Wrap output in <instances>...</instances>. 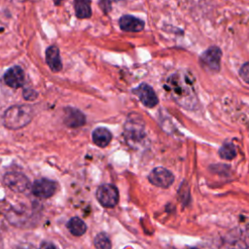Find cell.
<instances>
[{"mask_svg":"<svg viewBox=\"0 0 249 249\" xmlns=\"http://www.w3.org/2000/svg\"><path fill=\"white\" fill-rule=\"evenodd\" d=\"M165 88L181 106L192 108L196 104V91L193 87V80L189 75L184 73L171 75L166 80Z\"/></svg>","mask_w":249,"mask_h":249,"instance_id":"6da1fadb","label":"cell"},{"mask_svg":"<svg viewBox=\"0 0 249 249\" xmlns=\"http://www.w3.org/2000/svg\"><path fill=\"white\" fill-rule=\"evenodd\" d=\"M33 118V109L28 105H14L3 116V124L9 129H19L27 125Z\"/></svg>","mask_w":249,"mask_h":249,"instance_id":"7a4b0ae2","label":"cell"},{"mask_svg":"<svg viewBox=\"0 0 249 249\" xmlns=\"http://www.w3.org/2000/svg\"><path fill=\"white\" fill-rule=\"evenodd\" d=\"M124 135L127 143L130 145L140 142L145 136L144 124L139 116L131 114L124 125Z\"/></svg>","mask_w":249,"mask_h":249,"instance_id":"3957f363","label":"cell"},{"mask_svg":"<svg viewBox=\"0 0 249 249\" xmlns=\"http://www.w3.org/2000/svg\"><path fill=\"white\" fill-rule=\"evenodd\" d=\"M3 182L6 187L18 194H23L31 189V184L28 178L24 174L17 171L6 173Z\"/></svg>","mask_w":249,"mask_h":249,"instance_id":"277c9868","label":"cell"},{"mask_svg":"<svg viewBox=\"0 0 249 249\" xmlns=\"http://www.w3.org/2000/svg\"><path fill=\"white\" fill-rule=\"evenodd\" d=\"M96 198L105 208H112L119 201L118 189L112 184H103L96 190Z\"/></svg>","mask_w":249,"mask_h":249,"instance_id":"5b68a950","label":"cell"},{"mask_svg":"<svg viewBox=\"0 0 249 249\" xmlns=\"http://www.w3.org/2000/svg\"><path fill=\"white\" fill-rule=\"evenodd\" d=\"M222 51L216 47L212 46L204 51L199 58L202 67L210 72H218L221 66Z\"/></svg>","mask_w":249,"mask_h":249,"instance_id":"8992f818","label":"cell"},{"mask_svg":"<svg viewBox=\"0 0 249 249\" xmlns=\"http://www.w3.org/2000/svg\"><path fill=\"white\" fill-rule=\"evenodd\" d=\"M57 190V184L56 182L42 178L36 180L33 185L31 186V192L32 194L40 198H49L54 195V193Z\"/></svg>","mask_w":249,"mask_h":249,"instance_id":"52a82bcc","label":"cell"},{"mask_svg":"<svg viewBox=\"0 0 249 249\" xmlns=\"http://www.w3.org/2000/svg\"><path fill=\"white\" fill-rule=\"evenodd\" d=\"M148 179H149V182L154 186L165 189V188H168L173 183L174 176L168 169L159 166L154 168L150 172Z\"/></svg>","mask_w":249,"mask_h":249,"instance_id":"ba28073f","label":"cell"},{"mask_svg":"<svg viewBox=\"0 0 249 249\" xmlns=\"http://www.w3.org/2000/svg\"><path fill=\"white\" fill-rule=\"evenodd\" d=\"M132 91L134 94H136L138 96L139 100L146 107L152 108V107H155L159 103V99H158L154 89H152V87H150L146 83L140 84L137 88L133 89Z\"/></svg>","mask_w":249,"mask_h":249,"instance_id":"9c48e42d","label":"cell"},{"mask_svg":"<svg viewBox=\"0 0 249 249\" xmlns=\"http://www.w3.org/2000/svg\"><path fill=\"white\" fill-rule=\"evenodd\" d=\"M4 81L7 86L13 89L20 88L24 83V72L19 66H13L4 74Z\"/></svg>","mask_w":249,"mask_h":249,"instance_id":"30bf717a","label":"cell"},{"mask_svg":"<svg viewBox=\"0 0 249 249\" xmlns=\"http://www.w3.org/2000/svg\"><path fill=\"white\" fill-rule=\"evenodd\" d=\"M64 124L72 128L82 126L86 124L85 115L78 109L67 107L64 110Z\"/></svg>","mask_w":249,"mask_h":249,"instance_id":"8fae6325","label":"cell"},{"mask_svg":"<svg viewBox=\"0 0 249 249\" xmlns=\"http://www.w3.org/2000/svg\"><path fill=\"white\" fill-rule=\"evenodd\" d=\"M119 25L124 31L139 32L144 29L145 22L131 15H124L119 19Z\"/></svg>","mask_w":249,"mask_h":249,"instance_id":"7c38bea8","label":"cell"},{"mask_svg":"<svg viewBox=\"0 0 249 249\" xmlns=\"http://www.w3.org/2000/svg\"><path fill=\"white\" fill-rule=\"evenodd\" d=\"M46 62L53 72H59L62 69V62L59 55V50L56 46H51L46 51Z\"/></svg>","mask_w":249,"mask_h":249,"instance_id":"4fadbf2b","label":"cell"},{"mask_svg":"<svg viewBox=\"0 0 249 249\" xmlns=\"http://www.w3.org/2000/svg\"><path fill=\"white\" fill-rule=\"evenodd\" d=\"M112 140V133L105 127H97L92 131V141L93 143L100 147L104 148Z\"/></svg>","mask_w":249,"mask_h":249,"instance_id":"5bb4252c","label":"cell"},{"mask_svg":"<svg viewBox=\"0 0 249 249\" xmlns=\"http://www.w3.org/2000/svg\"><path fill=\"white\" fill-rule=\"evenodd\" d=\"M67 230L75 236H81L87 231L86 223L79 217L71 218L66 224Z\"/></svg>","mask_w":249,"mask_h":249,"instance_id":"9a60e30c","label":"cell"},{"mask_svg":"<svg viewBox=\"0 0 249 249\" xmlns=\"http://www.w3.org/2000/svg\"><path fill=\"white\" fill-rule=\"evenodd\" d=\"M75 14L78 18H89L91 16L90 0H74Z\"/></svg>","mask_w":249,"mask_h":249,"instance_id":"2e32d148","label":"cell"},{"mask_svg":"<svg viewBox=\"0 0 249 249\" xmlns=\"http://www.w3.org/2000/svg\"><path fill=\"white\" fill-rule=\"evenodd\" d=\"M219 156L223 160H232L235 158L236 150L231 143H225L219 149Z\"/></svg>","mask_w":249,"mask_h":249,"instance_id":"e0dca14e","label":"cell"},{"mask_svg":"<svg viewBox=\"0 0 249 249\" xmlns=\"http://www.w3.org/2000/svg\"><path fill=\"white\" fill-rule=\"evenodd\" d=\"M96 249H111V241L108 235L104 232L98 233L93 240Z\"/></svg>","mask_w":249,"mask_h":249,"instance_id":"ac0fdd59","label":"cell"},{"mask_svg":"<svg viewBox=\"0 0 249 249\" xmlns=\"http://www.w3.org/2000/svg\"><path fill=\"white\" fill-rule=\"evenodd\" d=\"M239 76L241 79L249 84V62H245L239 69Z\"/></svg>","mask_w":249,"mask_h":249,"instance_id":"d6986e66","label":"cell"},{"mask_svg":"<svg viewBox=\"0 0 249 249\" xmlns=\"http://www.w3.org/2000/svg\"><path fill=\"white\" fill-rule=\"evenodd\" d=\"M37 96V93L35 90L33 89H26L23 90V97L26 99V100H33L35 99Z\"/></svg>","mask_w":249,"mask_h":249,"instance_id":"ffe728a7","label":"cell"},{"mask_svg":"<svg viewBox=\"0 0 249 249\" xmlns=\"http://www.w3.org/2000/svg\"><path fill=\"white\" fill-rule=\"evenodd\" d=\"M99 6L103 10L104 13H108L111 9V4L109 0H100L99 1Z\"/></svg>","mask_w":249,"mask_h":249,"instance_id":"44dd1931","label":"cell"},{"mask_svg":"<svg viewBox=\"0 0 249 249\" xmlns=\"http://www.w3.org/2000/svg\"><path fill=\"white\" fill-rule=\"evenodd\" d=\"M39 249H58L56 245H54L53 242L50 241H44L41 243Z\"/></svg>","mask_w":249,"mask_h":249,"instance_id":"7402d4cb","label":"cell"},{"mask_svg":"<svg viewBox=\"0 0 249 249\" xmlns=\"http://www.w3.org/2000/svg\"><path fill=\"white\" fill-rule=\"evenodd\" d=\"M0 249H4V244H3V238L0 233Z\"/></svg>","mask_w":249,"mask_h":249,"instance_id":"603a6c76","label":"cell"},{"mask_svg":"<svg viewBox=\"0 0 249 249\" xmlns=\"http://www.w3.org/2000/svg\"><path fill=\"white\" fill-rule=\"evenodd\" d=\"M17 249H30V248H26V247H24V246H22V247H20V248H19V247H18V248H17Z\"/></svg>","mask_w":249,"mask_h":249,"instance_id":"cb8c5ba5","label":"cell"},{"mask_svg":"<svg viewBox=\"0 0 249 249\" xmlns=\"http://www.w3.org/2000/svg\"><path fill=\"white\" fill-rule=\"evenodd\" d=\"M53 1H54L56 4H59V3H60L62 0H53Z\"/></svg>","mask_w":249,"mask_h":249,"instance_id":"d4e9b609","label":"cell"},{"mask_svg":"<svg viewBox=\"0 0 249 249\" xmlns=\"http://www.w3.org/2000/svg\"><path fill=\"white\" fill-rule=\"evenodd\" d=\"M188 249H196V248H195V247H193V248H188Z\"/></svg>","mask_w":249,"mask_h":249,"instance_id":"484cf974","label":"cell"}]
</instances>
